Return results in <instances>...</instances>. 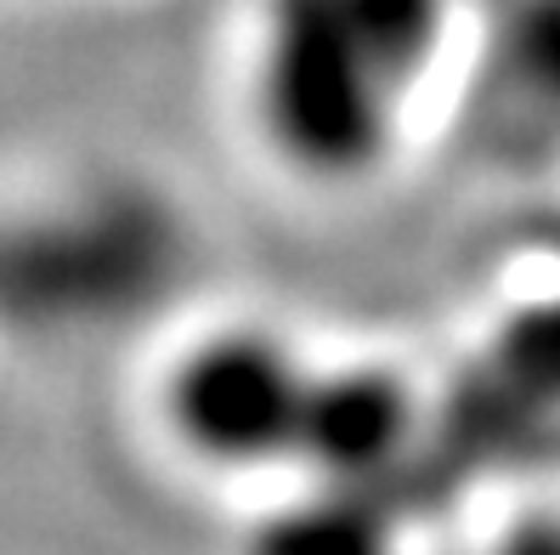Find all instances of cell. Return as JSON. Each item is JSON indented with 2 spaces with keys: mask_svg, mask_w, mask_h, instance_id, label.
Here are the masks:
<instances>
[{
  "mask_svg": "<svg viewBox=\"0 0 560 555\" xmlns=\"http://www.w3.org/2000/svg\"><path fill=\"white\" fill-rule=\"evenodd\" d=\"M442 28L447 0H255L238 96L260 153L306 187L385 171Z\"/></svg>",
  "mask_w": 560,
  "mask_h": 555,
  "instance_id": "obj_1",
  "label": "cell"
},
{
  "mask_svg": "<svg viewBox=\"0 0 560 555\" xmlns=\"http://www.w3.org/2000/svg\"><path fill=\"white\" fill-rule=\"evenodd\" d=\"M187 255V216L148 176H57L0 210V323L35 340L119 329L159 312Z\"/></svg>",
  "mask_w": 560,
  "mask_h": 555,
  "instance_id": "obj_2",
  "label": "cell"
},
{
  "mask_svg": "<svg viewBox=\"0 0 560 555\" xmlns=\"http://www.w3.org/2000/svg\"><path fill=\"white\" fill-rule=\"evenodd\" d=\"M312 374L267 323H205L164 346L148 426L192 476H255L294 448Z\"/></svg>",
  "mask_w": 560,
  "mask_h": 555,
  "instance_id": "obj_3",
  "label": "cell"
}]
</instances>
